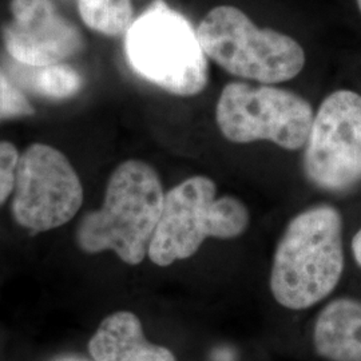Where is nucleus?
<instances>
[{
	"instance_id": "obj_11",
	"label": "nucleus",
	"mask_w": 361,
	"mask_h": 361,
	"mask_svg": "<svg viewBox=\"0 0 361 361\" xmlns=\"http://www.w3.org/2000/svg\"><path fill=\"white\" fill-rule=\"evenodd\" d=\"M313 344L325 360L361 361V301H331L317 316Z\"/></svg>"
},
{
	"instance_id": "obj_15",
	"label": "nucleus",
	"mask_w": 361,
	"mask_h": 361,
	"mask_svg": "<svg viewBox=\"0 0 361 361\" xmlns=\"http://www.w3.org/2000/svg\"><path fill=\"white\" fill-rule=\"evenodd\" d=\"M19 152L8 141H0V207L13 192Z\"/></svg>"
},
{
	"instance_id": "obj_12",
	"label": "nucleus",
	"mask_w": 361,
	"mask_h": 361,
	"mask_svg": "<svg viewBox=\"0 0 361 361\" xmlns=\"http://www.w3.org/2000/svg\"><path fill=\"white\" fill-rule=\"evenodd\" d=\"M13 82L40 98L63 101L75 97L83 87V78L73 66L66 63L30 66L13 61L10 63Z\"/></svg>"
},
{
	"instance_id": "obj_8",
	"label": "nucleus",
	"mask_w": 361,
	"mask_h": 361,
	"mask_svg": "<svg viewBox=\"0 0 361 361\" xmlns=\"http://www.w3.org/2000/svg\"><path fill=\"white\" fill-rule=\"evenodd\" d=\"M82 202V183L62 152L32 143L19 155L13 214L20 226L34 232L59 228L74 219Z\"/></svg>"
},
{
	"instance_id": "obj_17",
	"label": "nucleus",
	"mask_w": 361,
	"mask_h": 361,
	"mask_svg": "<svg viewBox=\"0 0 361 361\" xmlns=\"http://www.w3.org/2000/svg\"><path fill=\"white\" fill-rule=\"evenodd\" d=\"M356 3H357V8H359L361 13V0H356Z\"/></svg>"
},
{
	"instance_id": "obj_7",
	"label": "nucleus",
	"mask_w": 361,
	"mask_h": 361,
	"mask_svg": "<svg viewBox=\"0 0 361 361\" xmlns=\"http://www.w3.org/2000/svg\"><path fill=\"white\" fill-rule=\"evenodd\" d=\"M302 171L325 193H348L360 186L361 94L336 90L319 106L304 146Z\"/></svg>"
},
{
	"instance_id": "obj_2",
	"label": "nucleus",
	"mask_w": 361,
	"mask_h": 361,
	"mask_svg": "<svg viewBox=\"0 0 361 361\" xmlns=\"http://www.w3.org/2000/svg\"><path fill=\"white\" fill-rule=\"evenodd\" d=\"M165 192L155 169L140 159L116 166L104 205L78 226V244L87 253L113 250L129 265L141 264L162 213Z\"/></svg>"
},
{
	"instance_id": "obj_9",
	"label": "nucleus",
	"mask_w": 361,
	"mask_h": 361,
	"mask_svg": "<svg viewBox=\"0 0 361 361\" xmlns=\"http://www.w3.org/2000/svg\"><path fill=\"white\" fill-rule=\"evenodd\" d=\"M13 20L3 27L11 59L30 66L65 63L85 49V39L51 0H11Z\"/></svg>"
},
{
	"instance_id": "obj_6",
	"label": "nucleus",
	"mask_w": 361,
	"mask_h": 361,
	"mask_svg": "<svg viewBox=\"0 0 361 361\" xmlns=\"http://www.w3.org/2000/svg\"><path fill=\"white\" fill-rule=\"evenodd\" d=\"M314 111L297 92L271 85L231 82L219 94L216 122L233 143L271 141L285 150H300L310 137Z\"/></svg>"
},
{
	"instance_id": "obj_3",
	"label": "nucleus",
	"mask_w": 361,
	"mask_h": 361,
	"mask_svg": "<svg viewBox=\"0 0 361 361\" xmlns=\"http://www.w3.org/2000/svg\"><path fill=\"white\" fill-rule=\"evenodd\" d=\"M130 67L143 79L177 97H194L209 83L207 56L197 32L164 0L134 19L125 35Z\"/></svg>"
},
{
	"instance_id": "obj_1",
	"label": "nucleus",
	"mask_w": 361,
	"mask_h": 361,
	"mask_svg": "<svg viewBox=\"0 0 361 361\" xmlns=\"http://www.w3.org/2000/svg\"><path fill=\"white\" fill-rule=\"evenodd\" d=\"M343 271V217L332 205H314L285 228L273 257L271 295L286 310H308L335 290Z\"/></svg>"
},
{
	"instance_id": "obj_10",
	"label": "nucleus",
	"mask_w": 361,
	"mask_h": 361,
	"mask_svg": "<svg viewBox=\"0 0 361 361\" xmlns=\"http://www.w3.org/2000/svg\"><path fill=\"white\" fill-rule=\"evenodd\" d=\"M95 361H177L170 349L146 340L140 319L128 310L107 316L91 337Z\"/></svg>"
},
{
	"instance_id": "obj_13",
	"label": "nucleus",
	"mask_w": 361,
	"mask_h": 361,
	"mask_svg": "<svg viewBox=\"0 0 361 361\" xmlns=\"http://www.w3.org/2000/svg\"><path fill=\"white\" fill-rule=\"evenodd\" d=\"M83 23L106 37L126 35L134 22L131 0H78Z\"/></svg>"
},
{
	"instance_id": "obj_16",
	"label": "nucleus",
	"mask_w": 361,
	"mask_h": 361,
	"mask_svg": "<svg viewBox=\"0 0 361 361\" xmlns=\"http://www.w3.org/2000/svg\"><path fill=\"white\" fill-rule=\"evenodd\" d=\"M350 249H352V255H353L355 261L357 262V265L361 268V229L353 235Z\"/></svg>"
},
{
	"instance_id": "obj_14",
	"label": "nucleus",
	"mask_w": 361,
	"mask_h": 361,
	"mask_svg": "<svg viewBox=\"0 0 361 361\" xmlns=\"http://www.w3.org/2000/svg\"><path fill=\"white\" fill-rule=\"evenodd\" d=\"M34 107L23 90L0 68V122L32 116Z\"/></svg>"
},
{
	"instance_id": "obj_4",
	"label": "nucleus",
	"mask_w": 361,
	"mask_h": 361,
	"mask_svg": "<svg viewBox=\"0 0 361 361\" xmlns=\"http://www.w3.org/2000/svg\"><path fill=\"white\" fill-rule=\"evenodd\" d=\"M209 59L233 77L276 85L296 78L305 66V51L296 39L261 28L243 10L217 6L195 28Z\"/></svg>"
},
{
	"instance_id": "obj_5",
	"label": "nucleus",
	"mask_w": 361,
	"mask_h": 361,
	"mask_svg": "<svg viewBox=\"0 0 361 361\" xmlns=\"http://www.w3.org/2000/svg\"><path fill=\"white\" fill-rule=\"evenodd\" d=\"M249 210L232 195L217 198V186L207 176H193L165 193L164 207L147 256L169 267L194 256L207 238L232 240L245 233Z\"/></svg>"
}]
</instances>
